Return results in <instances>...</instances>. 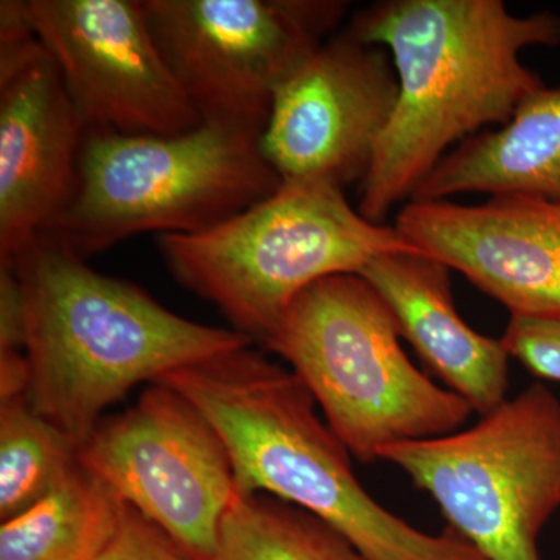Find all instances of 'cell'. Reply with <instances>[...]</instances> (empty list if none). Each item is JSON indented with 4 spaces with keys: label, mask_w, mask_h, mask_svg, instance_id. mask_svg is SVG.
I'll use <instances>...</instances> for the list:
<instances>
[{
    "label": "cell",
    "mask_w": 560,
    "mask_h": 560,
    "mask_svg": "<svg viewBox=\"0 0 560 560\" xmlns=\"http://www.w3.org/2000/svg\"><path fill=\"white\" fill-rule=\"evenodd\" d=\"M98 560H202L143 517L131 506L125 508L119 529Z\"/></svg>",
    "instance_id": "ffe728a7"
},
{
    "label": "cell",
    "mask_w": 560,
    "mask_h": 560,
    "mask_svg": "<svg viewBox=\"0 0 560 560\" xmlns=\"http://www.w3.org/2000/svg\"><path fill=\"white\" fill-rule=\"evenodd\" d=\"M260 136L205 124L178 135L90 130L79 183L36 237L86 259L135 235L197 234L279 189Z\"/></svg>",
    "instance_id": "277c9868"
},
{
    "label": "cell",
    "mask_w": 560,
    "mask_h": 560,
    "mask_svg": "<svg viewBox=\"0 0 560 560\" xmlns=\"http://www.w3.org/2000/svg\"><path fill=\"white\" fill-rule=\"evenodd\" d=\"M459 194H518L560 202V88L534 92L499 131L481 132L445 154L410 201Z\"/></svg>",
    "instance_id": "9a60e30c"
},
{
    "label": "cell",
    "mask_w": 560,
    "mask_h": 560,
    "mask_svg": "<svg viewBox=\"0 0 560 560\" xmlns=\"http://www.w3.org/2000/svg\"><path fill=\"white\" fill-rule=\"evenodd\" d=\"M158 382L189 399L219 433L241 495L267 493L311 512L364 560H488L455 530L423 533L372 499L307 386L250 346Z\"/></svg>",
    "instance_id": "7a4b0ae2"
},
{
    "label": "cell",
    "mask_w": 560,
    "mask_h": 560,
    "mask_svg": "<svg viewBox=\"0 0 560 560\" xmlns=\"http://www.w3.org/2000/svg\"><path fill=\"white\" fill-rule=\"evenodd\" d=\"M394 228L512 316H560V202L518 194L478 206L410 201Z\"/></svg>",
    "instance_id": "7c38bea8"
},
{
    "label": "cell",
    "mask_w": 560,
    "mask_h": 560,
    "mask_svg": "<svg viewBox=\"0 0 560 560\" xmlns=\"http://www.w3.org/2000/svg\"><path fill=\"white\" fill-rule=\"evenodd\" d=\"M213 560H364L329 523L267 493H237Z\"/></svg>",
    "instance_id": "e0dca14e"
},
{
    "label": "cell",
    "mask_w": 560,
    "mask_h": 560,
    "mask_svg": "<svg viewBox=\"0 0 560 560\" xmlns=\"http://www.w3.org/2000/svg\"><path fill=\"white\" fill-rule=\"evenodd\" d=\"M357 275L377 291L423 363L474 412L508 399L510 353L501 340L471 329L453 304L448 268L411 253L385 254Z\"/></svg>",
    "instance_id": "5bb4252c"
},
{
    "label": "cell",
    "mask_w": 560,
    "mask_h": 560,
    "mask_svg": "<svg viewBox=\"0 0 560 560\" xmlns=\"http://www.w3.org/2000/svg\"><path fill=\"white\" fill-rule=\"evenodd\" d=\"M436 501L451 529L488 560H541L539 536L560 510V400L541 383L469 430L383 448Z\"/></svg>",
    "instance_id": "52a82bcc"
},
{
    "label": "cell",
    "mask_w": 560,
    "mask_h": 560,
    "mask_svg": "<svg viewBox=\"0 0 560 560\" xmlns=\"http://www.w3.org/2000/svg\"><path fill=\"white\" fill-rule=\"evenodd\" d=\"M84 135L39 36L0 50V260H10L72 200Z\"/></svg>",
    "instance_id": "4fadbf2b"
},
{
    "label": "cell",
    "mask_w": 560,
    "mask_h": 560,
    "mask_svg": "<svg viewBox=\"0 0 560 560\" xmlns=\"http://www.w3.org/2000/svg\"><path fill=\"white\" fill-rule=\"evenodd\" d=\"M173 77L205 124L264 136L283 83L345 14L329 0H143Z\"/></svg>",
    "instance_id": "ba28073f"
},
{
    "label": "cell",
    "mask_w": 560,
    "mask_h": 560,
    "mask_svg": "<svg viewBox=\"0 0 560 560\" xmlns=\"http://www.w3.org/2000/svg\"><path fill=\"white\" fill-rule=\"evenodd\" d=\"M79 464L184 550L215 559L237 495L234 471L219 433L178 390L153 383L127 411L102 419Z\"/></svg>",
    "instance_id": "9c48e42d"
},
{
    "label": "cell",
    "mask_w": 560,
    "mask_h": 560,
    "mask_svg": "<svg viewBox=\"0 0 560 560\" xmlns=\"http://www.w3.org/2000/svg\"><path fill=\"white\" fill-rule=\"evenodd\" d=\"M79 466V445L25 396L0 404V521L28 510Z\"/></svg>",
    "instance_id": "ac0fdd59"
},
{
    "label": "cell",
    "mask_w": 560,
    "mask_h": 560,
    "mask_svg": "<svg viewBox=\"0 0 560 560\" xmlns=\"http://www.w3.org/2000/svg\"><path fill=\"white\" fill-rule=\"evenodd\" d=\"M31 366L25 352H0V404L25 396Z\"/></svg>",
    "instance_id": "7402d4cb"
},
{
    "label": "cell",
    "mask_w": 560,
    "mask_h": 560,
    "mask_svg": "<svg viewBox=\"0 0 560 560\" xmlns=\"http://www.w3.org/2000/svg\"><path fill=\"white\" fill-rule=\"evenodd\" d=\"M0 261H13L24 289L27 399L79 448L103 411L139 383L253 342L242 331L183 318L40 237Z\"/></svg>",
    "instance_id": "3957f363"
},
{
    "label": "cell",
    "mask_w": 560,
    "mask_h": 560,
    "mask_svg": "<svg viewBox=\"0 0 560 560\" xmlns=\"http://www.w3.org/2000/svg\"><path fill=\"white\" fill-rule=\"evenodd\" d=\"M86 131L178 135L202 121L138 0H27Z\"/></svg>",
    "instance_id": "30bf717a"
},
{
    "label": "cell",
    "mask_w": 560,
    "mask_h": 560,
    "mask_svg": "<svg viewBox=\"0 0 560 560\" xmlns=\"http://www.w3.org/2000/svg\"><path fill=\"white\" fill-rule=\"evenodd\" d=\"M399 97L382 47L349 31L324 43L276 94L261 149L282 180H363Z\"/></svg>",
    "instance_id": "8fae6325"
},
{
    "label": "cell",
    "mask_w": 560,
    "mask_h": 560,
    "mask_svg": "<svg viewBox=\"0 0 560 560\" xmlns=\"http://www.w3.org/2000/svg\"><path fill=\"white\" fill-rule=\"evenodd\" d=\"M386 302L359 275L302 291L265 346L311 390L327 425L363 463L383 448L459 431L470 405L412 364Z\"/></svg>",
    "instance_id": "5b68a950"
},
{
    "label": "cell",
    "mask_w": 560,
    "mask_h": 560,
    "mask_svg": "<svg viewBox=\"0 0 560 560\" xmlns=\"http://www.w3.org/2000/svg\"><path fill=\"white\" fill-rule=\"evenodd\" d=\"M349 32L390 54L399 97L366 176L359 212L381 223L411 200L458 140L501 125L544 81L521 55L560 44V18L511 13L501 0H388L361 11Z\"/></svg>",
    "instance_id": "6da1fadb"
},
{
    "label": "cell",
    "mask_w": 560,
    "mask_h": 560,
    "mask_svg": "<svg viewBox=\"0 0 560 560\" xmlns=\"http://www.w3.org/2000/svg\"><path fill=\"white\" fill-rule=\"evenodd\" d=\"M27 308L13 261H0V352H25Z\"/></svg>",
    "instance_id": "44dd1931"
},
{
    "label": "cell",
    "mask_w": 560,
    "mask_h": 560,
    "mask_svg": "<svg viewBox=\"0 0 560 560\" xmlns=\"http://www.w3.org/2000/svg\"><path fill=\"white\" fill-rule=\"evenodd\" d=\"M158 243L184 287L261 345L313 283L357 275L385 254H420L396 228L364 219L342 189L318 180H282L232 219L197 234L160 235Z\"/></svg>",
    "instance_id": "8992f818"
},
{
    "label": "cell",
    "mask_w": 560,
    "mask_h": 560,
    "mask_svg": "<svg viewBox=\"0 0 560 560\" xmlns=\"http://www.w3.org/2000/svg\"><path fill=\"white\" fill-rule=\"evenodd\" d=\"M501 342L530 374L560 383V316H512Z\"/></svg>",
    "instance_id": "d6986e66"
},
{
    "label": "cell",
    "mask_w": 560,
    "mask_h": 560,
    "mask_svg": "<svg viewBox=\"0 0 560 560\" xmlns=\"http://www.w3.org/2000/svg\"><path fill=\"white\" fill-rule=\"evenodd\" d=\"M124 503L75 467L46 497L0 526V560H98L124 517Z\"/></svg>",
    "instance_id": "2e32d148"
}]
</instances>
